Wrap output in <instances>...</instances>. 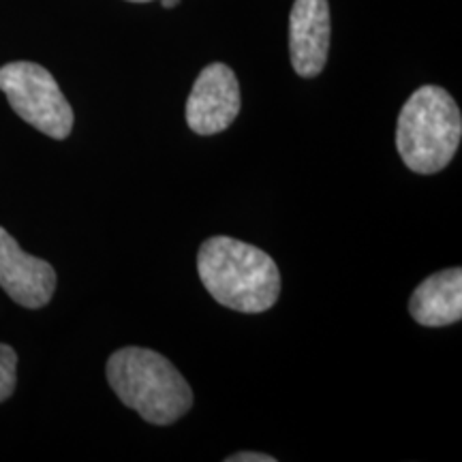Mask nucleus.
<instances>
[{
  "mask_svg": "<svg viewBox=\"0 0 462 462\" xmlns=\"http://www.w3.org/2000/svg\"><path fill=\"white\" fill-rule=\"evenodd\" d=\"M462 137V116L454 97L439 86H421L398 116L396 148L415 173L441 171L454 159Z\"/></svg>",
  "mask_w": 462,
  "mask_h": 462,
  "instance_id": "obj_3",
  "label": "nucleus"
},
{
  "mask_svg": "<svg viewBox=\"0 0 462 462\" xmlns=\"http://www.w3.org/2000/svg\"><path fill=\"white\" fill-rule=\"evenodd\" d=\"M129 3H148V0H129Z\"/></svg>",
  "mask_w": 462,
  "mask_h": 462,
  "instance_id": "obj_12",
  "label": "nucleus"
},
{
  "mask_svg": "<svg viewBox=\"0 0 462 462\" xmlns=\"http://www.w3.org/2000/svg\"><path fill=\"white\" fill-rule=\"evenodd\" d=\"M0 287L26 309H42L56 291V273L43 259L28 255L9 231L0 227Z\"/></svg>",
  "mask_w": 462,
  "mask_h": 462,
  "instance_id": "obj_6",
  "label": "nucleus"
},
{
  "mask_svg": "<svg viewBox=\"0 0 462 462\" xmlns=\"http://www.w3.org/2000/svg\"><path fill=\"white\" fill-rule=\"evenodd\" d=\"M161 3H163L165 9H171L176 7V5H180V0H161Z\"/></svg>",
  "mask_w": 462,
  "mask_h": 462,
  "instance_id": "obj_11",
  "label": "nucleus"
},
{
  "mask_svg": "<svg viewBox=\"0 0 462 462\" xmlns=\"http://www.w3.org/2000/svg\"><path fill=\"white\" fill-rule=\"evenodd\" d=\"M198 273L208 293L238 313H265L281 296V273L274 259L229 236H215L201 245Z\"/></svg>",
  "mask_w": 462,
  "mask_h": 462,
  "instance_id": "obj_1",
  "label": "nucleus"
},
{
  "mask_svg": "<svg viewBox=\"0 0 462 462\" xmlns=\"http://www.w3.org/2000/svg\"><path fill=\"white\" fill-rule=\"evenodd\" d=\"M330 5L328 0H296L289 15V54L300 78H317L330 51Z\"/></svg>",
  "mask_w": 462,
  "mask_h": 462,
  "instance_id": "obj_7",
  "label": "nucleus"
},
{
  "mask_svg": "<svg viewBox=\"0 0 462 462\" xmlns=\"http://www.w3.org/2000/svg\"><path fill=\"white\" fill-rule=\"evenodd\" d=\"M17 381V354L9 345H0V402L14 394Z\"/></svg>",
  "mask_w": 462,
  "mask_h": 462,
  "instance_id": "obj_9",
  "label": "nucleus"
},
{
  "mask_svg": "<svg viewBox=\"0 0 462 462\" xmlns=\"http://www.w3.org/2000/svg\"><path fill=\"white\" fill-rule=\"evenodd\" d=\"M240 84L223 62L208 65L195 79L187 99V125L198 135H215L229 129L240 114Z\"/></svg>",
  "mask_w": 462,
  "mask_h": 462,
  "instance_id": "obj_5",
  "label": "nucleus"
},
{
  "mask_svg": "<svg viewBox=\"0 0 462 462\" xmlns=\"http://www.w3.org/2000/svg\"><path fill=\"white\" fill-rule=\"evenodd\" d=\"M0 90L14 112L37 131L65 140L73 129V109L48 69L34 62H9L0 67Z\"/></svg>",
  "mask_w": 462,
  "mask_h": 462,
  "instance_id": "obj_4",
  "label": "nucleus"
},
{
  "mask_svg": "<svg viewBox=\"0 0 462 462\" xmlns=\"http://www.w3.org/2000/svg\"><path fill=\"white\" fill-rule=\"evenodd\" d=\"M409 313L426 328L458 323L462 319V270L448 268L420 282L409 300Z\"/></svg>",
  "mask_w": 462,
  "mask_h": 462,
  "instance_id": "obj_8",
  "label": "nucleus"
},
{
  "mask_svg": "<svg viewBox=\"0 0 462 462\" xmlns=\"http://www.w3.org/2000/svg\"><path fill=\"white\" fill-rule=\"evenodd\" d=\"M227 462H274L273 456L268 454H257V452H240L229 456Z\"/></svg>",
  "mask_w": 462,
  "mask_h": 462,
  "instance_id": "obj_10",
  "label": "nucleus"
},
{
  "mask_svg": "<svg viewBox=\"0 0 462 462\" xmlns=\"http://www.w3.org/2000/svg\"><path fill=\"white\" fill-rule=\"evenodd\" d=\"M107 381L125 407L150 424L167 426L193 407V392L173 364L157 351L123 346L107 360Z\"/></svg>",
  "mask_w": 462,
  "mask_h": 462,
  "instance_id": "obj_2",
  "label": "nucleus"
}]
</instances>
